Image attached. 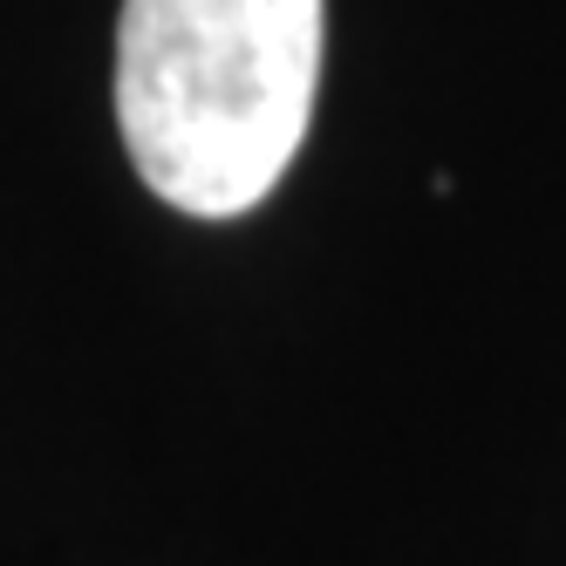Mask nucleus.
I'll return each mask as SVG.
<instances>
[{"label": "nucleus", "mask_w": 566, "mask_h": 566, "mask_svg": "<svg viewBox=\"0 0 566 566\" xmlns=\"http://www.w3.org/2000/svg\"><path fill=\"white\" fill-rule=\"evenodd\" d=\"M328 0H124L116 124L137 178L191 219H239L314 124Z\"/></svg>", "instance_id": "obj_1"}]
</instances>
